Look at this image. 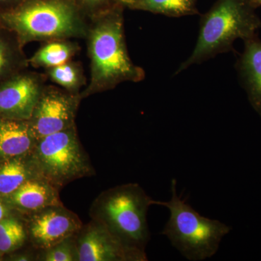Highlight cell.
<instances>
[{"mask_svg": "<svg viewBox=\"0 0 261 261\" xmlns=\"http://www.w3.org/2000/svg\"><path fill=\"white\" fill-rule=\"evenodd\" d=\"M123 5L89 20L87 40L90 61L89 83L80 93L82 99L107 92L125 82H142L145 71L135 64L127 49Z\"/></svg>", "mask_w": 261, "mask_h": 261, "instance_id": "1", "label": "cell"}, {"mask_svg": "<svg viewBox=\"0 0 261 261\" xmlns=\"http://www.w3.org/2000/svg\"><path fill=\"white\" fill-rule=\"evenodd\" d=\"M0 24L20 43L85 39L89 20L70 0H27L0 14Z\"/></svg>", "mask_w": 261, "mask_h": 261, "instance_id": "2", "label": "cell"}, {"mask_svg": "<svg viewBox=\"0 0 261 261\" xmlns=\"http://www.w3.org/2000/svg\"><path fill=\"white\" fill-rule=\"evenodd\" d=\"M260 27V19L250 0H217L201 18L193 51L174 75L231 50L237 39L245 42L255 37Z\"/></svg>", "mask_w": 261, "mask_h": 261, "instance_id": "3", "label": "cell"}, {"mask_svg": "<svg viewBox=\"0 0 261 261\" xmlns=\"http://www.w3.org/2000/svg\"><path fill=\"white\" fill-rule=\"evenodd\" d=\"M152 205H155V200L140 185L125 184L99 195L91 206L90 216L128 246L146 252L150 240L147 213Z\"/></svg>", "mask_w": 261, "mask_h": 261, "instance_id": "4", "label": "cell"}, {"mask_svg": "<svg viewBox=\"0 0 261 261\" xmlns=\"http://www.w3.org/2000/svg\"><path fill=\"white\" fill-rule=\"evenodd\" d=\"M170 200H155V205L166 207L169 219L161 234L187 260L202 261L211 258L219 250L223 239L231 231L219 220L202 216L181 199L176 190V180L173 179Z\"/></svg>", "mask_w": 261, "mask_h": 261, "instance_id": "5", "label": "cell"}, {"mask_svg": "<svg viewBox=\"0 0 261 261\" xmlns=\"http://www.w3.org/2000/svg\"><path fill=\"white\" fill-rule=\"evenodd\" d=\"M32 154L42 177L59 190L95 173L75 125L39 139Z\"/></svg>", "mask_w": 261, "mask_h": 261, "instance_id": "6", "label": "cell"}, {"mask_svg": "<svg viewBox=\"0 0 261 261\" xmlns=\"http://www.w3.org/2000/svg\"><path fill=\"white\" fill-rule=\"evenodd\" d=\"M82 100L80 94L46 84L28 120L37 140L75 126Z\"/></svg>", "mask_w": 261, "mask_h": 261, "instance_id": "7", "label": "cell"}, {"mask_svg": "<svg viewBox=\"0 0 261 261\" xmlns=\"http://www.w3.org/2000/svg\"><path fill=\"white\" fill-rule=\"evenodd\" d=\"M80 261H146V252L126 245L102 223L91 220L76 233Z\"/></svg>", "mask_w": 261, "mask_h": 261, "instance_id": "8", "label": "cell"}, {"mask_svg": "<svg viewBox=\"0 0 261 261\" xmlns=\"http://www.w3.org/2000/svg\"><path fill=\"white\" fill-rule=\"evenodd\" d=\"M22 216L27 226L29 243L37 250L61 243L77 233L83 226L79 216L63 205L49 206Z\"/></svg>", "mask_w": 261, "mask_h": 261, "instance_id": "9", "label": "cell"}, {"mask_svg": "<svg viewBox=\"0 0 261 261\" xmlns=\"http://www.w3.org/2000/svg\"><path fill=\"white\" fill-rule=\"evenodd\" d=\"M47 79L45 74L25 69L0 84V117L28 121Z\"/></svg>", "mask_w": 261, "mask_h": 261, "instance_id": "10", "label": "cell"}, {"mask_svg": "<svg viewBox=\"0 0 261 261\" xmlns=\"http://www.w3.org/2000/svg\"><path fill=\"white\" fill-rule=\"evenodd\" d=\"M59 191L41 177L29 180L13 193L3 197L12 210L21 216H28L49 206L63 205Z\"/></svg>", "mask_w": 261, "mask_h": 261, "instance_id": "11", "label": "cell"}, {"mask_svg": "<svg viewBox=\"0 0 261 261\" xmlns=\"http://www.w3.org/2000/svg\"><path fill=\"white\" fill-rule=\"evenodd\" d=\"M244 42L237 67L249 102L261 118V41L255 36Z\"/></svg>", "mask_w": 261, "mask_h": 261, "instance_id": "12", "label": "cell"}, {"mask_svg": "<svg viewBox=\"0 0 261 261\" xmlns=\"http://www.w3.org/2000/svg\"><path fill=\"white\" fill-rule=\"evenodd\" d=\"M37 141L28 121L0 117V161L32 153Z\"/></svg>", "mask_w": 261, "mask_h": 261, "instance_id": "13", "label": "cell"}, {"mask_svg": "<svg viewBox=\"0 0 261 261\" xmlns=\"http://www.w3.org/2000/svg\"><path fill=\"white\" fill-rule=\"evenodd\" d=\"M41 177L42 175L32 153L1 160L0 196L9 195L29 180Z\"/></svg>", "mask_w": 261, "mask_h": 261, "instance_id": "14", "label": "cell"}, {"mask_svg": "<svg viewBox=\"0 0 261 261\" xmlns=\"http://www.w3.org/2000/svg\"><path fill=\"white\" fill-rule=\"evenodd\" d=\"M23 47L14 33L0 24V84L28 69L29 58Z\"/></svg>", "mask_w": 261, "mask_h": 261, "instance_id": "15", "label": "cell"}, {"mask_svg": "<svg viewBox=\"0 0 261 261\" xmlns=\"http://www.w3.org/2000/svg\"><path fill=\"white\" fill-rule=\"evenodd\" d=\"M80 48L71 39L49 41L29 58V65L44 69L58 66L71 61Z\"/></svg>", "mask_w": 261, "mask_h": 261, "instance_id": "16", "label": "cell"}, {"mask_svg": "<svg viewBox=\"0 0 261 261\" xmlns=\"http://www.w3.org/2000/svg\"><path fill=\"white\" fill-rule=\"evenodd\" d=\"M28 244L27 226L21 215L13 211L0 221V255L4 257Z\"/></svg>", "mask_w": 261, "mask_h": 261, "instance_id": "17", "label": "cell"}, {"mask_svg": "<svg viewBox=\"0 0 261 261\" xmlns=\"http://www.w3.org/2000/svg\"><path fill=\"white\" fill-rule=\"evenodd\" d=\"M197 0H135L128 8L168 17L198 14Z\"/></svg>", "mask_w": 261, "mask_h": 261, "instance_id": "18", "label": "cell"}, {"mask_svg": "<svg viewBox=\"0 0 261 261\" xmlns=\"http://www.w3.org/2000/svg\"><path fill=\"white\" fill-rule=\"evenodd\" d=\"M45 75L51 82L70 93L80 94L87 86L82 65L79 62L68 61L45 69Z\"/></svg>", "mask_w": 261, "mask_h": 261, "instance_id": "19", "label": "cell"}, {"mask_svg": "<svg viewBox=\"0 0 261 261\" xmlns=\"http://www.w3.org/2000/svg\"><path fill=\"white\" fill-rule=\"evenodd\" d=\"M37 261H80L76 233L49 248L38 250Z\"/></svg>", "mask_w": 261, "mask_h": 261, "instance_id": "20", "label": "cell"}, {"mask_svg": "<svg viewBox=\"0 0 261 261\" xmlns=\"http://www.w3.org/2000/svg\"><path fill=\"white\" fill-rule=\"evenodd\" d=\"M89 20L122 5L118 0H70Z\"/></svg>", "mask_w": 261, "mask_h": 261, "instance_id": "21", "label": "cell"}, {"mask_svg": "<svg viewBox=\"0 0 261 261\" xmlns=\"http://www.w3.org/2000/svg\"><path fill=\"white\" fill-rule=\"evenodd\" d=\"M37 249L34 248L29 244L28 247L25 245V247H22L18 250L5 255L3 257V260L37 261Z\"/></svg>", "mask_w": 261, "mask_h": 261, "instance_id": "22", "label": "cell"}, {"mask_svg": "<svg viewBox=\"0 0 261 261\" xmlns=\"http://www.w3.org/2000/svg\"><path fill=\"white\" fill-rule=\"evenodd\" d=\"M27 0H0V14L14 9Z\"/></svg>", "mask_w": 261, "mask_h": 261, "instance_id": "23", "label": "cell"}, {"mask_svg": "<svg viewBox=\"0 0 261 261\" xmlns=\"http://www.w3.org/2000/svg\"><path fill=\"white\" fill-rule=\"evenodd\" d=\"M13 212V211L12 210L11 207L7 203L5 199L0 196V221Z\"/></svg>", "mask_w": 261, "mask_h": 261, "instance_id": "24", "label": "cell"}, {"mask_svg": "<svg viewBox=\"0 0 261 261\" xmlns=\"http://www.w3.org/2000/svg\"><path fill=\"white\" fill-rule=\"evenodd\" d=\"M118 1H119V3L123 5V6L128 7L133 3L135 0H118Z\"/></svg>", "mask_w": 261, "mask_h": 261, "instance_id": "25", "label": "cell"}, {"mask_svg": "<svg viewBox=\"0 0 261 261\" xmlns=\"http://www.w3.org/2000/svg\"><path fill=\"white\" fill-rule=\"evenodd\" d=\"M250 2L255 8L261 5V0H250Z\"/></svg>", "mask_w": 261, "mask_h": 261, "instance_id": "26", "label": "cell"}, {"mask_svg": "<svg viewBox=\"0 0 261 261\" xmlns=\"http://www.w3.org/2000/svg\"><path fill=\"white\" fill-rule=\"evenodd\" d=\"M3 260V256H2V255H0V261Z\"/></svg>", "mask_w": 261, "mask_h": 261, "instance_id": "27", "label": "cell"}]
</instances>
